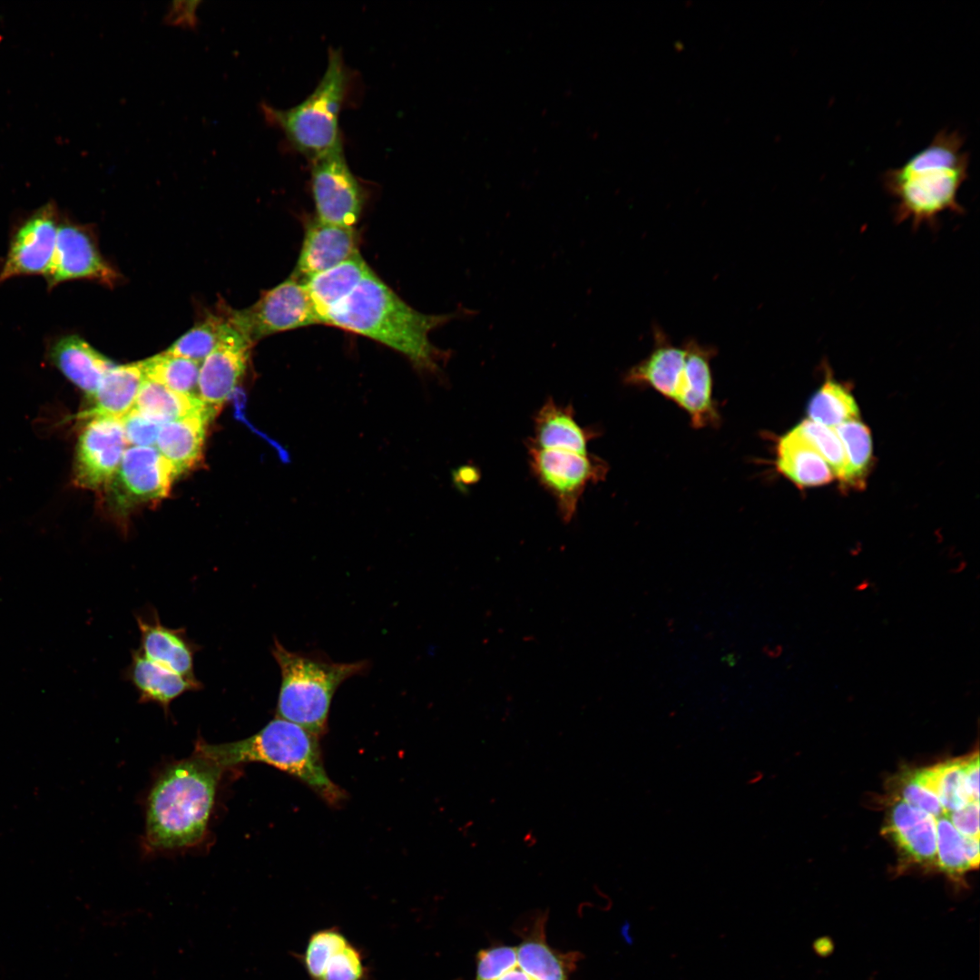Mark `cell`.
I'll return each instance as SVG.
<instances>
[{"label": "cell", "instance_id": "cell-18", "mask_svg": "<svg viewBox=\"0 0 980 980\" xmlns=\"http://www.w3.org/2000/svg\"><path fill=\"white\" fill-rule=\"evenodd\" d=\"M141 632L139 650L150 661L186 678L195 679L194 655L199 646L182 628L164 626L152 610L135 616Z\"/></svg>", "mask_w": 980, "mask_h": 980}, {"label": "cell", "instance_id": "cell-5", "mask_svg": "<svg viewBox=\"0 0 980 980\" xmlns=\"http://www.w3.org/2000/svg\"><path fill=\"white\" fill-rule=\"evenodd\" d=\"M349 86L350 74L340 51L329 49L326 71L304 101L285 110L262 103L261 110L266 121L312 162L343 147L338 116Z\"/></svg>", "mask_w": 980, "mask_h": 980}, {"label": "cell", "instance_id": "cell-30", "mask_svg": "<svg viewBox=\"0 0 980 980\" xmlns=\"http://www.w3.org/2000/svg\"><path fill=\"white\" fill-rule=\"evenodd\" d=\"M807 413L808 419L830 428L859 416L858 405L848 388L828 372L825 381L810 398Z\"/></svg>", "mask_w": 980, "mask_h": 980}, {"label": "cell", "instance_id": "cell-43", "mask_svg": "<svg viewBox=\"0 0 980 980\" xmlns=\"http://www.w3.org/2000/svg\"><path fill=\"white\" fill-rule=\"evenodd\" d=\"M963 778L966 792L972 801H979V759L978 753L963 758Z\"/></svg>", "mask_w": 980, "mask_h": 980}, {"label": "cell", "instance_id": "cell-32", "mask_svg": "<svg viewBox=\"0 0 980 980\" xmlns=\"http://www.w3.org/2000/svg\"><path fill=\"white\" fill-rule=\"evenodd\" d=\"M838 436L849 467L850 487L864 485L872 458V440L868 427L858 419L850 420L833 428Z\"/></svg>", "mask_w": 980, "mask_h": 980}, {"label": "cell", "instance_id": "cell-24", "mask_svg": "<svg viewBox=\"0 0 980 980\" xmlns=\"http://www.w3.org/2000/svg\"><path fill=\"white\" fill-rule=\"evenodd\" d=\"M776 465L779 472L799 487L823 485L834 477L825 459L797 426L779 439Z\"/></svg>", "mask_w": 980, "mask_h": 980}, {"label": "cell", "instance_id": "cell-27", "mask_svg": "<svg viewBox=\"0 0 980 980\" xmlns=\"http://www.w3.org/2000/svg\"><path fill=\"white\" fill-rule=\"evenodd\" d=\"M544 925L541 915L516 947L517 965L532 980H568L578 954L553 950L545 940Z\"/></svg>", "mask_w": 980, "mask_h": 980}, {"label": "cell", "instance_id": "cell-36", "mask_svg": "<svg viewBox=\"0 0 980 980\" xmlns=\"http://www.w3.org/2000/svg\"><path fill=\"white\" fill-rule=\"evenodd\" d=\"M348 944L345 936L336 928H328L314 933L304 955V965L313 980H320L328 963L338 951Z\"/></svg>", "mask_w": 980, "mask_h": 980}, {"label": "cell", "instance_id": "cell-23", "mask_svg": "<svg viewBox=\"0 0 980 980\" xmlns=\"http://www.w3.org/2000/svg\"><path fill=\"white\" fill-rule=\"evenodd\" d=\"M124 675L138 691L139 702L156 703L166 713L173 700L202 688L196 678H186L148 660L139 649L132 652V662Z\"/></svg>", "mask_w": 980, "mask_h": 980}, {"label": "cell", "instance_id": "cell-38", "mask_svg": "<svg viewBox=\"0 0 980 980\" xmlns=\"http://www.w3.org/2000/svg\"><path fill=\"white\" fill-rule=\"evenodd\" d=\"M364 973L360 953L348 943L329 960L320 980H362Z\"/></svg>", "mask_w": 980, "mask_h": 980}, {"label": "cell", "instance_id": "cell-16", "mask_svg": "<svg viewBox=\"0 0 980 980\" xmlns=\"http://www.w3.org/2000/svg\"><path fill=\"white\" fill-rule=\"evenodd\" d=\"M686 363L682 386L676 405L690 416L695 428L717 426L720 415L712 397L710 360L716 355L711 346L688 339L683 343Z\"/></svg>", "mask_w": 980, "mask_h": 980}, {"label": "cell", "instance_id": "cell-44", "mask_svg": "<svg viewBox=\"0 0 980 980\" xmlns=\"http://www.w3.org/2000/svg\"><path fill=\"white\" fill-rule=\"evenodd\" d=\"M963 844L966 858L972 869L977 868L979 865V838L963 836Z\"/></svg>", "mask_w": 980, "mask_h": 980}, {"label": "cell", "instance_id": "cell-29", "mask_svg": "<svg viewBox=\"0 0 980 980\" xmlns=\"http://www.w3.org/2000/svg\"><path fill=\"white\" fill-rule=\"evenodd\" d=\"M962 766L963 759L942 762L915 771L912 779L938 799L947 815L972 801L965 787Z\"/></svg>", "mask_w": 980, "mask_h": 980}, {"label": "cell", "instance_id": "cell-2", "mask_svg": "<svg viewBox=\"0 0 980 980\" xmlns=\"http://www.w3.org/2000/svg\"><path fill=\"white\" fill-rule=\"evenodd\" d=\"M223 769L198 750L165 768L146 803L144 841L156 851L194 847L206 836Z\"/></svg>", "mask_w": 980, "mask_h": 980}, {"label": "cell", "instance_id": "cell-42", "mask_svg": "<svg viewBox=\"0 0 980 980\" xmlns=\"http://www.w3.org/2000/svg\"><path fill=\"white\" fill-rule=\"evenodd\" d=\"M202 1H173L164 16V23L170 25L195 29L198 25L197 10Z\"/></svg>", "mask_w": 980, "mask_h": 980}, {"label": "cell", "instance_id": "cell-13", "mask_svg": "<svg viewBox=\"0 0 980 980\" xmlns=\"http://www.w3.org/2000/svg\"><path fill=\"white\" fill-rule=\"evenodd\" d=\"M49 289L70 279H87L107 286L118 280L116 270L101 255L93 233L87 226L63 220L55 250L44 275Z\"/></svg>", "mask_w": 980, "mask_h": 980}, {"label": "cell", "instance_id": "cell-37", "mask_svg": "<svg viewBox=\"0 0 980 980\" xmlns=\"http://www.w3.org/2000/svg\"><path fill=\"white\" fill-rule=\"evenodd\" d=\"M517 965L516 947L496 946L481 950L476 958L475 980H496Z\"/></svg>", "mask_w": 980, "mask_h": 980}, {"label": "cell", "instance_id": "cell-40", "mask_svg": "<svg viewBox=\"0 0 980 980\" xmlns=\"http://www.w3.org/2000/svg\"><path fill=\"white\" fill-rule=\"evenodd\" d=\"M900 799L935 818L946 816L938 799L930 791L918 785L912 778L905 780L900 789Z\"/></svg>", "mask_w": 980, "mask_h": 980}, {"label": "cell", "instance_id": "cell-41", "mask_svg": "<svg viewBox=\"0 0 980 980\" xmlns=\"http://www.w3.org/2000/svg\"><path fill=\"white\" fill-rule=\"evenodd\" d=\"M946 816L962 836L979 838V801H970Z\"/></svg>", "mask_w": 980, "mask_h": 980}, {"label": "cell", "instance_id": "cell-35", "mask_svg": "<svg viewBox=\"0 0 980 980\" xmlns=\"http://www.w3.org/2000/svg\"><path fill=\"white\" fill-rule=\"evenodd\" d=\"M937 866L952 878H959L972 869L964 848L963 836L947 816L936 818Z\"/></svg>", "mask_w": 980, "mask_h": 980}, {"label": "cell", "instance_id": "cell-28", "mask_svg": "<svg viewBox=\"0 0 980 980\" xmlns=\"http://www.w3.org/2000/svg\"><path fill=\"white\" fill-rule=\"evenodd\" d=\"M203 407L197 397L179 394L158 382L145 378L138 392L133 408L148 418L163 425Z\"/></svg>", "mask_w": 980, "mask_h": 980}, {"label": "cell", "instance_id": "cell-21", "mask_svg": "<svg viewBox=\"0 0 980 980\" xmlns=\"http://www.w3.org/2000/svg\"><path fill=\"white\" fill-rule=\"evenodd\" d=\"M213 416L203 407L162 425L155 447L171 465L176 476L201 459L207 427Z\"/></svg>", "mask_w": 980, "mask_h": 980}, {"label": "cell", "instance_id": "cell-19", "mask_svg": "<svg viewBox=\"0 0 980 980\" xmlns=\"http://www.w3.org/2000/svg\"><path fill=\"white\" fill-rule=\"evenodd\" d=\"M884 832L912 861L937 866L936 818L898 799L891 807Z\"/></svg>", "mask_w": 980, "mask_h": 980}, {"label": "cell", "instance_id": "cell-17", "mask_svg": "<svg viewBox=\"0 0 980 980\" xmlns=\"http://www.w3.org/2000/svg\"><path fill=\"white\" fill-rule=\"evenodd\" d=\"M651 353L629 368L623 382L632 387H648L675 403L684 377L686 349L677 347L659 328H654Z\"/></svg>", "mask_w": 980, "mask_h": 980}, {"label": "cell", "instance_id": "cell-11", "mask_svg": "<svg viewBox=\"0 0 980 980\" xmlns=\"http://www.w3.org/2000/svg\"><path fill=\"white\" fill-rule=\"evenodd\" d=\"M176 475L155 446H128L105 488L118 507L166 497Z\"/></svg>", "mask_w": 980, "mask_h": 980}, {"label": "cell", "instance_id": "cell-9", "mask_svg": "<svg viewBox=\"0 0 980 980\" xmlns=\"http://www.w3.org/2000/svg\"><path fill=\"white\" fill-rule=\"evenodd\" d=\"M311 191L316 219L354 227L365 202L362 185L348 167L343 147L311 162Z\"/></svg>", "mask_w": 980, "mask_h": 980}, {"label": "cell", "instance_id": "cell-10", "mask_svg": "<svg viewBox=\"0 0 980 980\" xmlns=\"http://www.w3.org/2000/svg\"><path fill=\"white\" fill-rule=\"evenodd\" d=\"M127 447L120 418H88L76 444L74 485L89 490L105 489L114 476Z\"/></svg>", "mask_w": 980, "mask_h": 980}, {"label": "cell", "instance_id": "cell-14", "mask_svg": "<svg viewBox=\"0 0 980 980\" xmlns=\"http://www.w3.org/2000/svg\"><path fill=\"white\" fill-rule=\"evenodd\" d=\"M58 209L49 201L33 212L14 234L0 271V283L17 276L45 275L55 250Z\"/></svg>", "mask_w": 980, "mask_h": 980}, {"label": "cell", "instance_id": "cell-26", "mask_svg": "<svg viewBox=\"0 0 980 980\" xmlns=\"http://www.w3.org/2000/svg\"><path fill=\"white\" fill-rule=\"evenodd\" d=\"M370 270L358 254L302 282L319 323H323L328 313L353 291Z\"/></svg>", "mask_w": 980, "mask_h": 980}, {"label": "cell", "instance_id": "cell-15", "mask_svg": "<svg viewBox=\"0 0 980 980\" xmlns=\"http://www.w3.org/2000/svg\"><path fill=\"white\" fill-rule=\"evenodd\" d=\"M358 243L354 227L330 224L315 219L307 227L292 278L304 282L313 275L359 254Z\"/></svg>", "mask_w": 980, "mask_h": 980}, {"label": "cell", "instance_id": "cell-20", "mask_svg": "<svg viewBox=\"0 0 980 980\" xmlns=\"http://www.w3.org/2000/svg\"><path fill=\"white\" fill-rule=\"evenodd\" d=\"M598 436L595 429L582 426L572 405L548 398L534 416V436L527 442L544 449L587 454L588 444Z\"/></svg>", "mask_w": 980, "mask_h": 980}, {"label": "cell", "instance_id": "cell-25", "mask_svg": "<svg viewBox=\"0 0 980 980\" xmlns=\"http://www.w3.org/2000/svg\"><path fill=\"white\" fill-rule=\"evenodd\" d=\"M146 378L141 362L114 364L103 376L96 392L90 398V407L82 418L108 416L122 418L130 412L141 386Z\"/></svg>", "mask_w": 980, "mask_h": 980}, {"label": "cell", "instance_id": "cell-3", "mask_svg": "<svg viewBox=\"0 0 980 980\" xmlns=\"http://www.w3.org/2000/svg\"><path fill=\"white\" fill-rule=\"evenodd\" d=\"M965 136L942 129L921 151L883 174L886 191L896 200L895 218L914 227L936 223L943 212H964L958 191L968 178Z\"/></svg>", "mask_w": 980, "mask_h": 980}, {"label": "cell", "instance_id": "cell-31", "mask_svg": "<svg viewBox=\"0 0 980 980\" xmlns=\"http://www.w3.org/2000/svg\"><path fill=\"white\" fill-rule=\"evenodd\" d=\"M146 378L179 394L197 397L201 363L162 352L140 361Z\"/></svg>", "mask_w": 980, "mask_h": 980}, {"label": "cell", "instance_id": "cell-39", "mask_svg": "<svg viewBox=\"0 0 980 980\" xmlns=\"http://www.w3.org/2000/svg\"><path fill=\"white\" fill-rule=\"evenodd\" d=\"M121 419L129 446H155L162 425L132 408Z\"/></svg>", "mask_w": 980, "mask_h": 980}, {"label": "cell", "instance_id": "cell-1", "mask_svg": "<svg viewBox=\"0 0 980 980\" xmlns=\"http://www.w3.org/2000/svg\"><path fill=\"white\" fill-rule=\"evenodd\" d=\"M475 314L466 308L439 315L419 312L370 270L353 291L328 313L323 323L380 342L406 356L419 370L438 375L451 352L435 347L429 333L453 319Z\"/></svg>", "mask_w": 980, "mask_h": 980}, {"label": "cell", "instance_id": "cell-12", "mask_svg": "<svg viewBox=\"0 0 980 980\" xmlns=\"http://www.w3.org/2000/svg\"><path fill=\"white\" fill-rule=\"evenodd\" d=\"M225 317L227 321L220 339L201 362L198 377L199 399L213 416L230 398L243 377L253 347L230 322L226 314Z\"/></svg>", "mask_w": 980, "mask_h": 980}, {"label": "cell", "instance_id": "cell-7", "mask_svg": "<svg viewBox=\"0 0 980 980\" xmlns=\"http://www.w3.org/2000/svg\"><path fill=\"white\" fill-rule=\"evenodd\" d=\"M526 448L531 473L554 498L563 521L571 522L585 489L605 478L608 465L589 453L544 449L528 442Z\"/></svg>", "mask_w": 980, "mask_h": 980}, {"label": "cell", "instance_id": "cell-34", "mask_svg": "<svg viewBox=\"0 0 980 980\" xmlns=\"http://www.w3.org/2000/svg\"><path fill=\"white\" fill-rule=\"evenodd\" d=\"M829 466L834 476L848 485L849 467L843 445L833 428L805 419L796 426Z\"/></svg>", "mask_w": 980, "mask_h": 980}, {"label": "cell", "instance_id": "cell-45", "mask_svg": "<svg viewBox=\"0 0 980 980\" xmlns=\"http://www.w3.org/2000/svg\"><path fill=\"white\" fill-rule=\"evenodd\" d=\"M620 934L625 944L632 946L634 943V936L632 935V925L630 922L625 921L622 925L620 928Z\"/></svg>", "mask_w": 980, "mask_h": 980}, {"label": "cell", "instance_id": "cell-4", "mask_svg": "<svg viewBox=\"0 0 980 980\" xmlns=\"http://www.w3.org/2000/svg\"><path fill=\"white\" fill-rule=\"evenodd\" d=\"M318 737L277 717L246 739L220 744L198 740L195 749L223 770L250 762L269 764L299 779L328 803L336 804L344 794L326 773Z\"/></svg>", "mask_w": 980, "mask_h": 980}, {"label": "cell", "instance_id": "cell-6", "mask_svg": "<svg viewBox=\"0 0 980 980\" xmlns=\"http://www.w3.org/2000/svg\"><path fill=\"white\" fill-rule=\"evenodd\" d=\"M271 652L281 674L277 717L317 736L326 730L337 689L368 668L366 662H333L289 652L278 640H274Z\"/></svg>", "mask_w": 980, "mask_h": 980}, {"label": "cell", "instance_id": "cell-8", "mask_svg": "<svg viewBox=\"0 0 980 980\" xmlns=\"http://www.w3.org/2000/svg\"><path fill=\"white\" fill-rule=\"evenodd\" d=\"M222 308L230 322L253 345L277 332L319 323L304 284L292 277L264 292L250 307Z\"/></svg>", "mask_w": 980, "mask_h": 980}, {"label": "cell", "instance_id": "cell-22", "mask_svg": "<svg viewBox=\"0 0 980 980\" xmlns=\"http://www.w3.org/2000/svg\"><path fill=\"white\" fill-rule=\"evenodd\" d=\"M52 363L90 399L114 363L77 335L64 336L50 348Z\"/></svg>", "mask_w": 980, "mask_h": 980}, {"label": "cell", "instance_id": "cell-33", "mask_svg": "<svg viewBox=\"0 0 980 980\" xmlns=\"http://www.w3.org/2000/svg\"><path fill=\"white\" fill-rule=\"evenodd\" d=\"M226 321L222 309L219 313H210L181 336L164 352L201 364L217 345Z\"/></svg>", "mask_w": 980, "mask_h": 980}]
</instances>
